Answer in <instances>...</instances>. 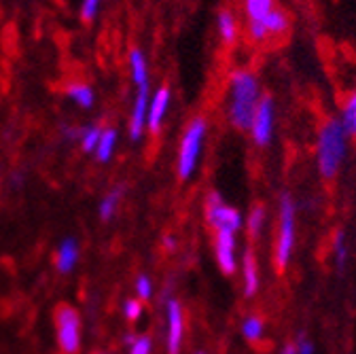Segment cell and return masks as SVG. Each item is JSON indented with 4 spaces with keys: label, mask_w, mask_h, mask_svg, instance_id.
Instances as JSON below:
<instances>
[{
    "label": "cell",
    "mask_w": 356,
    "mask_h": 354,
    "mask_svg": "<svg viewBox=\"0 0 356 354\" xmlns=\"http://www.w3.org/2000/svg\"><path fill=\"white\" fill-rule=\"evenodd\" d=\"M242 335H244V339L250 341V344L261 341V339L265 337V323H263V319L257 316V314L246 316L244 323H242Z\"/></svg>",
    "instance_id": "cell-21"
},
{
    "label": "cell",
    "mask_w": 356,
    "mask_h": 354,
    "mask_svg": "<svg viewBox=\"0 0 356 354\" xmlns=\"http://www.w3.org/2000/svg\"><path fill=\"white\" fill-rule=\"evenodd\" d=\"M134 341H136V335H134V333H127V335H125V344L131 346Z\"/></svg>",
    "instance_id": "cell-30"
},
{
    "label": "cell",
    "mask_w": 356,
    "mask_h": 354,
    "mask_svg": "<svg viewBox=\"0 0 356 354\" xmlns=\"http://www.w3.org/2000/svg\"><path fill=\"white\" fill-rule=\"evenodd\" d=\"M121 195H123V189H115V191H111V193L102 200V204H100V216H102L104 220H111V218L115 216V210H117V206H119Z\"/></svg>",
    "instance_id": "cell-23"
},
{
    "label": "cell",
    "mask_w": 356,
    "mask_h": 354,
    "mask_svg": "<svg viewBox=\"0 0 356 354\" xmlns=\"http://www.w3.org/2000/svg\"><path fill=\"white\" fill-rule=\"evenodd\" d=\"M102 3H104V0H81V9H79L81 19L83 22H94L98 17L100 9H102Z\"/></svg>",
    "instance_id": "cell-24"
},
{
    "label": "cell",
    "mask_w": 356,
    "mask_h": 354,
    "mask_svg": "<svg viewBox=\"0 0 356 354\" xmlns=\"http://www.w3.org/2000/svg\"><path fill=\"white\" fill-rule=\"evenodd\" d=\"M276 121H278L276 100L270 94H265L254 113L250 129H248L252 145H257L259 149H265L267 145H272L274 134H276Z\"/></svg>",
    "instance_id": "cell-6"
},
{
    "label": "cell",
    "mask_w": 356,
    "mask_h": 354,
    "mask_svg": "<svg viewBox=\"0 0 356 354\" xmlns=\"http://www.w3.org/2000/svg\"><path fill=\"white\" fill-rule=\"evenodd\" d=\"M350 151V136L346 127L341 125L339 117H327L316 129V145L314 157L321 179L331 183L335 181Z\"/></svg>",
    "instance_id": "cell-2"
},
{
    "label": "cell",
    "mask_w": 356,
    "mask_h": 354,
    "mask_svg": "<svg viewBox=\"0 0 356 354\" xmlns=\"http://www.w3.org/2000/svg\"><path fill=\"white\" fill-rule=\"evenodd\" d=\"M136 295L140 297V301H149L153 297V280L147 274H140L136 278Z\"/></svg>",
    "instance_id": "cell-25"
},
{
    "label": "cell",
    "mask_w": 356,
    "mask_h": 354,
    "mask_svg": "<svg viewBox=\"0 0 356 354\" xmlns=\"http://www.w3.org/2000/svg\"><path fill=\"white\" fill-rule=\"evenodd\" d=\"M295 242H297V206L291 193H282L278 204V227H276V242H274V265L278 274H284L289 270L295 252Z\"/></svg>",
    "instance_id": "cell-4"
},
{
    "label": "cell",
    "mask_w": 356,
    "mask_h": 354,
    "mask_svg": "<svg viewBox=\"0 0 356 354\" xmlns=\"http://www.w3.org/2000/svg\"><path fill=\"white\" fill-rule=\"evenodd\" d=\"M117 138H119L117 129H113V127L102 129V136H100V143H98V149H96L98 161H102V163L111 161V157L115 153V147H117Z\"/></svg>",
    "instance_id": "cell-20"
},
{
    "label": "cell",
    "mask_w": 356,
    "mask_h": 354,
    "mask_svg": "<svg viewBox=\"0 0 356 354\" xmlns=\"http://www.w3.org/2000/svg\"><path fill=\"white\" fill-rule=\"evenodd\" d=\"M100 136H102V127L98 125H89L83 129V136H81V147L85 153H92L98 149V143H100Z\"/></svg>",
    "instance_id": "cell-22"
},
{
    "label": "cell",
    "mask_w": 356,
    "mask_h": 354,
    "mask_svg": "<svg viewBox=\"0 0 356 354\" xmlns=\"http://www.w3.org/2000/svg\"><path fill=\"white\" fill-rule=\"evenodd\" d=\"M58 341L64 354H76L81 348V319L70 305H60L56 309Z\"/></svg>",
    "instance_id": "cell-7"
},
{
    "label": "cell",
    "mask_w": 356,
    "mask_h": 354,
    "mask_svg": "<svg viewBox=\"0 0 356 354\" xmlns=\"http://www.w3.org/2000/svg\"><path fill=\"white\" fill-rule=\"evenodd\" d=\"M123 314H125L127 321L136 323V321L143 316V303H140L138 299H127V301L123 303Z\"/></svg>",
    "instance_id": "cell-26"
},
{
    "label": "cell",
    "mask_w": 356,
    "mask_h": 354,
    "mask_svg": "<svg viewBox=\"0 0 356 354\" xmlns=\"http://www.w3.org/2000/svg\"><path fill=\"white\" fill-rule=\"evenodd\" d=\"M236 236L238 234H229V232L214 234V259H216L220 274H225V276H234L240 268Z\"/></svg>",
    "instance_id": "cell-10"
},
{
    "label": "cell",
    "mask_w": 356,
    "mask_h": 354,
    "mask_svg": "<svg viewBox=\"0 0 356 354\" xmlns=\"http://www.w3.org/2000/svg\"><path fill=\"white\" fill-rule=\"evenodd\" d=\"M216 34L225 47H234L240 38V19L232 9H218L216 13Z\"/></svg>",
    "instance_id": "cell-13"
},
{
    "label": "cell",
    "mask_w": 356,
    "mask_h": 354,
    "mask_svg": "<svg viewBox=\"0 0 356 354\" xmlns=\"http://www.w3.org/2000/svg\"><path fill=\"white\" fill-rule=\"evenodd\" d=\"M172 104V90L168 85H161L153 92L151 96V104H149V115H147V129L151 134H159L161 125L165 121L168 108Z\"/></svg>",
    "instance_id": "cell-12"
},
{
    "label": "cell",
    "mask_w": 356,
    "mask_h": 354,
    "mask_svg": "<svg viewBox=\"0 0 356 354\" xmlns=\"http://www.w3.org/2000/svg\"><path fill=\"white\" fill-rule=\"evenodd\" d=\"M165 246L168 248H174V238H165Z\"/></svg>",
    "instance_id": "cell-31"
},
{
    "label": "cell",
    "mask_w": 356,
    "mask_h": 354,
    "mask_svg": "<svg viewBox=\"0 0 356 354\" xmlns=\"http://www.w3.org/2000/svg\"><path fill=\"white\" fill-rule=\"evenodd\" d=\"M240 272H242V293L244 297H254L259 293V284H261V276H259V263L257 257L250 248H246L242 252L240 259Z\"/></svg>",
    "instance_id": "cell-14"
},
{
    "label": "cell",
    "mask_w": 356,
    "mask_h": 354,
    "mask_svg": "<svg viewBox=\"0 0 356 354\" xmlns=\"http://www.w3.org/2000/svg\"><path fill=\"white\" fill-rule=\"evenodd\" d=\"M282 354H297V348L293 344H286L284 350H282Z\"/></svg>",
    "instance_id": "cell-29"
},
{
    "label": "cell",
    "mask_w": 356,
    "mask_h": 354,
    "mask_svg": "<svg viewBox=\"0 0 356 354\" xmlns=\"http://www.w3.org/2000/svg\"><path fill=\"white\" fill-rule=\"evenodd\" d=\"M151 352H153V339L147 335L136 337V341L129 346V354H151Z\"/></svg>",
    "instance_id": "cell-27"
},
{
    "label": "cell",
    "mask_w": 356,
    "mask_h": 354,
    "mask_svg": "<svg viewBox=\"0 0 356 354\" xmlns=\"http://www.w3.org/2000/svg\"><path fill=\"white\" fill-rule=\"evenodd\" d=\"M151 83L147 85H136V98L131 104V115H129V138L140 140L145 129H147V115H149V104H151Z\"/></svg>",
    "instance_id": "cell-11"
},
{
    "label": "cell",
    "mask_w": 356,
    "mask_h": 354,
    "mask_svg": "<svg viewBox=\"0 0 356 354\" xmlns=\"http://www.w3.org/2000/svg\"><path fill=\"white\" fill-rule=\"evenodd\" d=\"M265 223H267V208L263 204H254L248 212V216L244 218V227H246V234L250 240H257L261 238L263 230H265Z\"/></svg>",
    "instance_id": "cell-16"
},
{
    "label": "cell",
    "mask_w": 356,
    "mask_h": 354,
    "mask_svg": "<svg viewBox=\"0 0 356 354\" xmlns=\"http://www.w3.org/2000/svg\"><path fill=\"white\" fill-rule=\"evenodd\" d=\"M331 252H333V263L337 272H343L348 265V238L343 230H337L333 234V242H331Z\"/></svg>",
    "instance_id": "cell-19"
},
{
    "label": "cell",
    "mask_w": 356,
    "mask_h": 354,
    "mask_svg": "<svg viewBox=\"0 0 356 354\" xmlns=\"http://www.w3.org/2000/svg\"><path fill=\"white\" fill-rule=\"evenodd\" d=\"M297 354H316V350H314V344H312L305 335H301L299 337V341H297Z\"/></svg>",
    "instance_id": "cell-28"
},
{
    "label": "cell",
    "mask_w": 356,
    "mask_h": 354,
    "mask_svg": "<svg viewBox=\"0 0 356 354\" xmlns=\"http://www.w3.org/2000/svg\"><path fill=\"white\" fill-rule=\"evenodd\" d=\"M274 9H278L276 0H242V13L246 19V34L252 42H265V32H263V24L265 19L274 13Z\"/></svg>",
    "instance_id": "cell-8"
},
{
    "label": "cell",
    "mask_w": 356,
    "mask_h": 354,
    "mask_svg": "<svg viewBox=\"0 0 356 354\" xmlns=\"http://www.w3.org/2000/svg\"><path fill=\"white\" fill-rule=\"evenodd\" d=\"M339 121L346 127L348 136L356 138V85L350 90V94L346 96V100L339 108Z\"/></svg>",
    "instance_id": "cell-15"
},
{
    "label": "cell",
    "mask_w": 356,
    "mask_h": 354,
    "mask_svg": "<svg viewBox=\"0 0 356 354\" xmlns=\"http://www.w3.org/2000/svg\"><path fill=\"white\" fill-rule=\"evenodd\" d=\"M206 138H208V119L204 115H195L187 123L181 145H178L176 172H178V179L181 181L187 183L195 176L200 161H202L204 147H206Z\"/></svg>",
    "instance_id": "cell-3"
},
{
    "label": "cell",
    "mask_w": 356,
    "mask_h": 354,
    "mask_svg": "<svg viewBox=\"0 0 356 354\" xmlns=\"http://www.w3.org/2000/svg\"><path fill=\"white\" fill-rule=\"evenodd\" d=\"M204 216L208 227L218 234V232H229L238 234L244 227V216L238 208L229 206L218 191H210L204 202Z\"/></svg>",
    "instance_id": "cell-5"
},
{
    "label": "cell",
    "mask_w": 356,
    "mask_h": 354,
    "mask_svg": "<svg viewBox=\"0 0 356 354\" xmlns=\"http://www.w3.org/2000/svg\"><path fill=\"white\" fill-rule=\"evenodd\" d=\"M66 94H68V98L76 104V106H81V108H92L94 106V102H96V94H94V90H92V85H87V83H72V85H68L66 87Z\"/></svg>",
    "instance_id": "cell-18"
},
{
    "label": "cell",
    "mask_w": 356,
    "mask_h": 354,
    "mask_svg": "<svg viewBox=\"0 0 356 354\" xmlns=\"http://www.w3.org/2000/svg\"><path fill=\"white\" fill-rule=\"evenodd\" d=\"M197 354H206V352H197Z\"/></svg>",
    "instance_id": "cell-32"
},
{
    "label": "cell",
    "mask_w": 356,
    "mask_h": 354,
    "mask_svg": "<svg viewBox=\"0 0 356 354\" xmlns=\"http://www.w3.org/2000/svg\"><path fill=\"white\" fill-rule=\"evenodd\" d=\"M263 85L254 70L236 68L227 79L225 94V119L238 131H248L254 113L263 100Z\"/></svg>",
    "instance_id": "cell-1"
},
{
    "label": "cell",
    "mask_w": 356,
    "mask_h": 354,
    "mask_svg": "<svg viewBox=\"0 0 356 354\" xmlns=\"http://www.w3.org/2000/svg\"><path fill=\"white\" fill-rule=\"evenodd\" d=\"M76 261H79V244H76V240L68 238L58 248V270L62 274H68L76 265Z\"/></svg>",
    "instance_id": "cell-17"
},
{
    "label": "cell",
    "mask_w": 356,
    "mask_h": 354,
    "mask_svg": "<svg viewBox=\"0 0 356 354\" xmlns=\"http://www.w3.org/2000/svg\"><path fill=\"white\" fill-rule=\"evenodd\" d=\"M165 348L168 354H181L185 339V312L176 299L165 301Z\"/></svg>",
    "instance_id": "cell-9"
}]
</instances>
